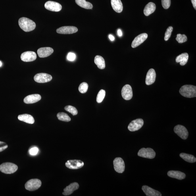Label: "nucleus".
I'll use <instances>...</instances> for the list:
<instances>
[{"label": "nucleus", "instance_id": "nucleus-22", "mask_svg": "<svg viewBox=\"0 0 196 196\" xmlns=\"http://www.w3.org/2000/svg\"><path fill=\"white\" fill-rule=\"evenodd\" d=\"M113 9L117 13H121L123 10L122 3L121 0H111Z\"/></svg>", "mask_w": 196, "mask_h": 196}, {"label": "nucleus", "instance_id": "nucleus-1", "mask_svg": "<svg viewBox=\"0 0 196 196\" xmlns=\"http://www.w3.org/2000/svg\"><path fill=\"white\" fill-rule=\"evenodd\" d=\"M18 23L20 28L25 32H30L34 30L36 28V24L35 22L28 18L22 17L20 18Z\"/></svg>", "mask_w": 196, "mask_h": 196}, {"label": "nucleus", "instance_id": "nucleus-13", "mask_svg": "<svg viewBox=\"0 0 196 196\" xmlns=\"http://www.w3.org/2000/svg\"><path fill=\"white\" fill-rule=\"evenodd\" d=\"M121 95L123 98L126 100H129L132 99L133 91L130 85L126 84L122 87Z\"/></svg>", "mask_w": 196, "mask_h": 196}, {"label": "nucleus", "instance_id": "nucleus-20", "mask_svg": "<svg viewBox=\"0 0 196 196\" xmlns=\"http://www.w3.org/2000/svg\"><path fill=\"white\" fill-rule=\"evenodd\" d=\"M41 96L39 94H33L27 96L24 99L25 103L31 104L36 103L40 100Z\"/></svg>", "mask_w": 196, "mask_h": 196}, {"label": "nucleus", "instance_id": "nucleus-7", "mask_svg": "<svg viewBox=\"0 0 196 196\" xmlns=\"http://www.w3.org/2000/svg\"><path fill=\"white\" fill-rule=\"evenodd\" d=\"M143 121L142 119L138 118L133 120L129 124L128 129L131 132H134L140 129L143 126Z\"/></svg>", "mask_w": 196, "mask_h": 196}, {"label": "nucleus", "instance_id": "nucleus-16", "mask_svg": "<svg viewBox=\"0 0 196 196\" xmlns=\"http://www.w3.org/2000/svg\"><path fill=\"white\" fill-rule=\"evenodd\" d=\"M53 51L51 47H42L37 50V53L40 58H45L51 55Z\"/></svg>", "mask_w": 196, "mask_h": 196}, {"label": "nucleus", "instance_id": "nucleus-23", "mask_svg": "<svg viewBox=\"0 0 196 196\" xmlns=\"http://www.w3.org/2000/svg\"><path fill=\"white\" fill-rule=\"evenodd\" d=\"M18 120L29 124H33L35 120L33 116L28 114H23L18 116Z\"/></svg>", "mask_w": 196, "mask_h": 196}, {"label": "nucleus", "instance_id": "nucleus-26", "mask_svg": "<svg viewBox=\"0 0 196 196\" xmlns=\"http://www.w3.org/2000/svg\"><path fill=\"white\" fill-rule=\"evenodd\" d=\"M95 63L100 69L103 70L105 67V60L102 56L97 55L95 58Z\"/></svg>", "mask_w": 196, "mask_h": 196}, {"label": "nucleus", "instance_id": "nucleus-12", "mask_svg": "<svg viewBox=\"0 0 196 196\" xmlns=\"http://www.w3.org/2000/svg\"><path fill=\"white\" fill-rule=\"evenodd\" d=\"M78 30V28L75 27L64 26L57 29L56 32L61 34H70L76 33Z\"/></svg>", "mask_w": 196, "mask_h": 196}, {"label": "nucleus", "instance_id": "nucleus-37", "mask_svg": "<svg viewBox=\"0 0 196 196\" xmlns=\"http://www.w3.org/2000/svg\"><path fill=\"white\" fill-rule=\"evenodd\" d=\"M76 56L75 54L72 53H68L67 59L70 61H74L75 59Z\"/></svg>", "mask_w": 196, "mask_h": 196}, {"label": "nucleus", "instance_id": "nucleus-19", "mask_svg": "<svg viewBox=\"0 0 196 196\" xmlns=\"http://www.w3.org/2000/svg\"><path fill=\"white\" fill-rule=\"evenodd\" d=\"M142 190L147 196H161V193L159 191L155 190L147 185H143Z\"/></svg>", "mask_w": 196, "mask_h": 196}, {"label": "nucleus", "instance_id": "nucleus-29", "mask_svg": "<svg viewBox=\"0 0 196 196\" xmlns=\"http://www.w3.org/2000/svg\"><path fill=\"white\" fill-rule=\"evenodd\" d=\"M57 116L58 119L62 121L69 122L71 120V118L68 114L64 112L59 113Z\"/></svg>", "mask_w": 196, "mask_h": 196}, {"label": "nucleus", "instance_id": "nucleus-3", "mask_svg": "<svg viewBox=\"0 0 196 196\" xmlns=\"http://www.w3.org/2000/svg\"><path fill=\"white\" fill-rule=\"evenodd\" d=\"M18 167L16 164L10 162H6L0 165V170L6 174H11L17 170Z\"/></svg>", "mask_w": 196, "mask_h": 196}, {"label": "nucleus", "instance_id": "nucleus-41", "mask_svg": "<svg viewBox=\"0 0 196 196\" xmlns=\"http://www.w3.org/2000/svg\"><path fill=\"white\" fill-rule=\"evenodd\" d=\"M109 38L111 41H114V37L112 35H109Z\"/></svg>", "mask_w": 196, "mask_h": 196}, {"label": "nucleus", "instance_id": "nucleus-35", "mask_svg": "<svg viewBox=\"0 0 196 196\" xmlns=\"http://www.w3.org/2000/svg\"><path fill=\"white\" fill-rule=\"evenodd\" d=\"M171 0H162V4L164 9H167L171 5Z\"/></svg>", "mask_w": 196, "mask_h": 196}, {"label": "nucleus", "instance_id": "nucleus-11", "mask_svg": "<svg viewBox=\"0 0 196 196\" xmlns=\"http://www.w3.org/2000/svg\"><path fill=\"white\" fill-rule=\"evenodd\" d=\"M45 6L46 9L52 11L59 12L62 9V6L60 3L52 1L46 2Z\"/></svg>", "mask_w": 196, "mask_h": 196}, {"label": "nucleus", "instance_id": "nucleus-15", "mask_svg": "<svg viewBox=\"0 0 196 196\" xmlns=\"http://www.w3.org/2000/svg\"><path fill=\"white\" fill-rule=\"evenodd\" d=\"M148 35L146 33H143L138 35L135 37L134 40L133 41L132 47L133 48H135L138 46L142 44L144 41L146 40L147 38Z\"/></svg>", "mask_w": 196, "mask_h": 196}, {"label": "nucleus", "instance_id": "nucleus-4", "mask_svg": "<svg viewBox=\"0 0 196 196\" xmlns=\"http://www.w3.org/2000/svg\"><path fill=\"white\" fill-rule=\"evenodd\" d=\"M41 185L40 180L37 179H33L28 181L25 185V187L27 190L34 191L39 189Z\"/></svg>", "mask_w": 196, "mask_h": 196}, {"label": "nucleus", "instance_id": "nucleus-39", "mask_svg": "<svg viewBox=\"0 0 196 196\" xmlns=\"http://www.w3.org/2000/svg\"><path fill=\"white\" fill-rule=\"evenodd\" d=\"M191 2L195 9H196V0H191Z\"/></svg>", "mask_w": 196, "mask_h": 196}, {"label": "nucleus", "instance_id": "nucleus-14", "mask_svg": "<svg viewBox=\"0 0 196 196\" xmlns=\"http://www.w3.org/2000/svg\"><path fill=\"white\" fill-rule=\"evenodd\" d=\"M36 58V53L33 51L25 52L21 55V59L22 61L26 62L34 61Z\"/></svg>", "mask_w": 196, "mask_h": 196}, {"label": "nucleus", "instance_id": "nucleus-32", "mask_svg": "<svg viewBox=\"0 0 196 196\" xmlns=\"http://www.w3.org/2000/svg\"><path fill=\"white\" fill-rule=\"evenodd\" d=\"M88 88V85L87 83L83 82L80 84L79 87V90L81 93H85L87 92Z\"/></svg>", "mask_w": 196, "mask_h": 196}, {"label": "nucleus", "instance_id": "nucleus-31", "mask_svg": "<svg viewBox=\"0 0 196 196\" xmlns=\"http://www.w3.org/2000/svg\"><path fill=\"white\" fill-rule=\"evenodd\" d=\"M64 109L66 110V111L72 114L73 116H75L78 114V110H77L76 108L73 107L72 106H66L64 108Z\"/></svg>", "mask_w": 196, "mask_h": 196}, {"label": "nucleus", "instance_id": "nucleus-10", "mask_svg": "<svg viewBox=\"0 0 196 196\" xmlns=\"http://www.w3.org/2000/svg\"><path fill=\"white\" fill-rule=\"evenodd\" d=\"M84 165V162L79 160H68L66 163V167L71 169H78L82 168Z\"/></svg>", "mask_w": 196, "mask_h": 196}, {"label": "nucleus", "instance_id": "nucleus-17", "mask_svg": "<svg viewBox=\"0 0 196 196\" xmlns=\"http://www.w3.org/2000/svg\"><path fill=\"white\" fill-rule=\"evenodd\" d=\"M156 74L155 70L151 68L148 71L146 76L145 83L147 85H151L155 82Z\"/></svg>", "mask_w": 196, "mask_h": 196}, {"label": "nucleus", "instance_id": "nucleus-24", "mask_svg": "<svg viewBox=\"0 0 196 196\" xmlns=\"http://www.w3.org/2000/svg\"><path fill=\"white\" fill-rule=\"evenodd\" d=\"M156 9L155 4L153 2H150L146 6L143 12L146 16H148L153 13Z\"/></svg>", "mask_w": 196, "mask_h": 196}, {"label": "nucleus", "instance_id": "nucleus-18", "mask_svg": "<svg viewBox=\"0 0 196 196\" xmlns=\"http://www.w3.org/2000/svg\"><path fill=\"white\" fill-rule=\"evenodd\" d=\"M79 185L78 183L74 182L71 183L64 189L62 194L65 196H68L71 194L79 188Z\"/></svg>", "mask_w": 196, "mask_h": 196}, {"label": "nucleus", "instance_id": "nucleus-33", "mask_svg": "<svg viewBox=\"0 0 196 196\" xmlns=\"http://www.w3.org/2000/svg\"><path fill=\"white\" fill-rule=\"evenodd\" d=\"M176 40L179 43H182L186 42L187 40V39L185 35L178 34L177 35Z\"/></svg>", "mask_w": 196, "mask_h": 196}, {"label": "nucleus", "instance_id": "nucleus-42", "mask_svg": "<svg viewBox=\"0 0 196 196\" xmlns=\"http://www.w3.org/2000/svg\"><path fill=\"white\" fill-rule=\"evenodd\" d=\"M2 66V62L1 61H0V67Z\"/></svg>", "mask_w": 196, "mask_h": 196}, {"label": "nucleus", "instance_id": "nucleus-2", "mask_svg": "<svg viewBox=\"0 0 196 196\" xmlns=\"http://www.w3.org/2000/svg\"><path fill=\"white\" fill-rule=\"evenodd\" d=\"M179 93L185 97L191 98L196 97V87L193 85H186L181 87Z\"/></svg>", "mask_w": 196, "mask_h": 196}, {"label": "nucleus", "instance_id": "nucleus-25", "mask_svg": "<svg viewBox=\"0 0 196 196\" xmlns=\"http://www.w3.org/2000/svg\"><path fill=\"white\" fill-rule=\"evenodd\" d=\"M189 59V55L187 53H183L177 56L176 58V62L177 63L179 62L181 66H185L187 63Z\"/></svg>", "mask_w": 196, "mask_h": 196}, {"label": "nucleus", "instance_id": "nucleus-38", "mask_svg": "<svg viewBox=\"0 0 196 196\" xmlns=\"http://www.w3.org/2000/svg\"><path fill=\"white\" fill-rule=\"evenodd\" d=\"M8 145L3 142L0 141V152L3 151L8 147Z\"/></svg>", "mask_w": 196, "mask_h": 196}, {"label": "nucleus", "instance_id": "nucleus-30", "mask_svg": "<svg viewBox=\"0 0 196 196\" xmlns=\"http://www.w3.org/2000/svg\"><path fill=\"white\" fill-rule=\"evenodd\" d=\"M105 91L103 89H101L98 93L96 100L97 103H100L103 101L104 97L105 96Z\"/></svg>", "mask_w": 196, "mask_h": 196}, {"label": "nucleus", "instance_id": "nucleus-28", "mask_svg": "<svg viewBox=\"0 0 196 196\" xmlns=\"http://www.w3.org/2000/svg\"><path fill=\"white\" fill-rule=\"evenodd\" d=\"M180 156L183 160L187 162L194 163L196 161V158L194 156L191 155V154L181 153L180 154Z\"/></svg>", "mask_w": 196, "mask_h": 196}, {"label": "nucleus", "instance_id": "nucleus-5", "mask_svg": "<svg viewBox=\"0 0 196 196\" xmlns=\"http://www.w3.org/2000/svg\"><path fill=\"white\" fill-rule=\"evenodd\" d=\"M156 155L155 151L150 148H143L139 150L138 153V155L139 157L148 158V159H153L155 158Z\"/></svg>", "mask_w": 196, "mask_h": 196}, {"label": "nucleus", "instance_id": "nucleus-34", "mask_svg": "<svg viewBox=\"0 0 196 196\" xmlns=\"http://www.w3.org/2000/svg\"><path fill=\"white\" fill-rule=\"evenodd\" d=\"M173 30V28L172 26L168 27V28L167 29L166 32L165 34V36H164V40L165 41H168L172 35V33Z\"/></svg>", "mask_w": 196, "mask_h": 196}, {"label": "nucleus", "instance_id": "nucleus-40", "mask_svg": "<svg viewBox=\"0 0 196 196\" xmlns=\"http://www.w3.org/2000/svg\"><path fill=\"white\" fill-rule=\"evenodd\" d=\"M118 35L119 36H121L122 35V31H121L120 29H119V30L117 31Z\"/></svg>", "mask_w": 196, "mask_h": 196}, {"label": "nucleus", "instance_id": "nucleus-8", "mask_svg": "<svg viewBox=\"0 0 196 196\" xmlns=\"http://www.w3.org/2000/svg\"><path fill=\"white\" fill-rule=\"evenodd\" d=\"M114 170L119 173H122L125 169V164L124 160L120 157L116 158L113 161Z\"/></svg>", "mask_w": 196, "mask_h": 196}, {"label": "nucleus", "instance_id": "nucleus-27", "mask_svg": "<svg viewBox=\"0 0 196 196\" xmlns=\"http://www.w3.org/2000/svg\"><path fill=\"white\" fill-rule=\"evenodd\" d=\"M76 3L81 7L86 9H92L93 6L91 3L85 0H75Z\"/></svg>", "mask_w": 196, "mask_h": 196}, {"label": "nucleus", "instance_id": "nucleus-21", "mask_svg": "<svg viewBox=\"0 0 196 196\" xmlns=\"http://www.w3.org/2000/svg\"><path fill=\"white\" fill-rule=\"evenodd\" d=\"M168 176L172 178H176L179 180H182L185 177V175L184 173L178 171L171 170L168 173Z\"/></svg>", "mask_w": 196, "mask_h": 196}, {"label": "nucleus", "instance_id": "nucleus-6", "mask_svg": "<svg viewBox=\"0 0 196 196\" xmlns=\"http://www.w3.org/2000/svg\"><path fill=\"white\" fill-rule=\"evenodd\" d=\"M174 132L183 139H186L188 137L189 133L185 127L181 125H177L174 127Z\"/></svg>", "mask_w": 196, "mask_h": 196}, {"label": "nucleus", "instance_id": "nucleus-36", "mask_svg": "<svg viewBox=\"0 0 196 196\" xmlns=\"http://www.w3.org/2000/svg\"><path fill=\"white\" fill-rule=\"evenodd\" d=\"M39 151V150L36 147H34L32 148L29 150V152L30 153V155L32 156H35L37 155Z\"/></svg>", "mask_w": 196, "mask_h": 196}, {"label": "nucleus", "instance_id": "nucleus-9", "mask_svg": "<svg viewBox=\"0 0 196 196\" xmlns=\"http://www.w3.org/2000/svg\"><path fill=\"white\" fill-rule=\"evenodd\" d=\"M53 78L51 75L45 73H39L35 76L34 80L36 82L40 83H46L49 82Z\"/></svg>", "mask_w": 196, "mask_h": 196}]
</instances>
